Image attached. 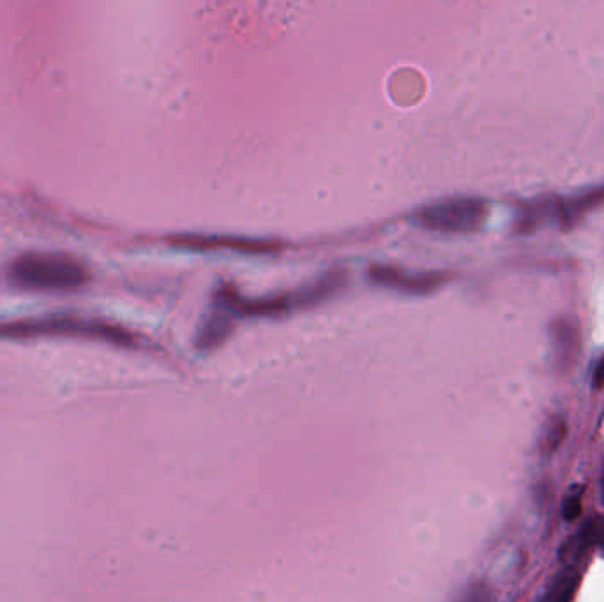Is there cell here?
<instances>
[{
	"instance_id": "6da1fadb",
	"label": "cell",
	"mask_w": 604,
	"mask_h": 602,
	"mask_svg": "<svg viewBox=\"0 0 604 602\" xmlns=\"http://www.w3.org/2000/svg\"><path fill=\"white\" fill-rule=\"evenodd\" d=\"M8 278L23 290L68 292L87 283L89 274L75 258L57 253H29L16 258Z\"/></svg>"
},
{
	"instance_id": "7a4b0ae2",
	"label": "cell",
	"mask_w": 604,
	"mask_h": 602,
	"mask_svg": "<svg viewBox=\"0 0 604 602\" xmlns=\"http://www.w3.org/2000/svg\"><path fill=\"white\" fill-rule=\"evenodd\" d=\"M488 212L490 207L483 198L458 196L426 205L414 214V223L440 234H470L484 225Z\"/></svg>"
},
{
	"instance_id": "3957f363",
	"label": "cell",
	"mask_w": 604,
	"mask_h": 602,
	"mask_svg": "<svg viewBox=\"0 0 604 602\" xmlns=\"http://www.w3.org/2000/svg\"><path fill=\"white\" fill-rule=\"evenodd\" d=\"M604 204V184L594 186V188L583 189L580 193L559 200H546L534 205L532 209L523 212L521 218V228L536 226L544 219H555L560 225L574 223L576 219L582 218L587 212L601 207Z\"/></svg>"
},
{
	"instance_id": "277c9868",
	"label": "cell",
	"mask_w": 604,
	"mask_h": 602,
	"mask_svg": "<svg viewBox=\"0 0 604 602\" xmlns=\"http://www.w3.org/2000/svg\"><path fill=\"white\" fill-rule=\"evenodd\" d=\"M34 334H69V336H91V338L106 339L117 345L131 347L135 339L129 332L122 331L119 327L105 324H89V322H76V320H50L41 324H13L0 325V338L6 336H34Z\"/></svg>"
},
{
	"instance_id": "5b68a950",
	"label": "cell",
	"mask_w": 604,
	"mask_h": 602,
	"mask_svg": "<svg viewBox=\"0 0 604 602\" xmlns=\"http://www.w3.org/2000/svg\"><path fill=\"white\" fill-rule=\"evenodd\" d=\"M370 278L377 285L414 295L431 294L446 281L442 274H408L393 267H373Z\"/></svg>"
},
{
	"instance_id": "8992f818",
	"label": "cell",
	"mask_w": 604,
	"mask_h": 602,
	"mask_svg": "<svg viewBox=\"0 0 604 602\" xmlns=\"http://www.w3.org/2000/svg\"><path fill=\"white\" fill-rule=\"evenodd\" d=\"M590 551H597L601 557H604V514H597L594 518L585 521L578 534L564 544L562 562L576 567V564L587 558Z\"/></svg>"
},
{
	"instance_id": "52a82bcc",
	"label": "cell",
	"mask_w": 604,
	"mask_h": 602,
	"mask_svg": "<svg viewBox=\"0 0 604 602\" xmlns=\"http://www.w3.org/2000/svg\"><path fill=\"white\" fill-rule=\"evenodd\" d=\"M580 583V571L574 565H564L541 595L543 601L566 602L573 599Z\"/></svg>"
},
{
	"instance_id": "ba28073f",
	"label": "cell",
	"mask_w": 604,
	"mask_h": 602,
	"mask_svg": "<svg viewBox=\"0 0 604 602\" xmlns=\"http://www.w3.org/2000/svg\"><path fill=\"white\" fill-rule=\"evenodd\" d=\"M232 331V324L227 315H214L207 320L204 329L198 332V347L212 348L219 345L223 339L227 338L228 332Z\"/></svg>"
},
{
	"instance_id": "9c48e42d",
	"label": "cell",
	"mask_w": 604,
	"mask_h": 602,
	"mask_svg": "<svg viewBox=\"0 0 604 602\" xmlns=\"http://www.w3.org/2000/svg\"><path fill=\"white\" fill-rule=\"evenodd\" d=\"M181 244L195 246V248H207V246H227V248L242 249V251H269L271 244H262L255 241H234V239H186Z\"/></svg>"
},
{
	"instance_id": "30bf717a",
	"label": "cell",
	"mask_w": 604,
	"mask_h": 602,
	"mask_svg": "<svg viewBox=\"0 0 604 602\" xmlns=\"http://www.w3.org/2000/svg\"><path fill=\"white\" fill-rule=\"evenodd\" d=\"M582 497V488H574V490L567 495L566 500H564V518H566V521H569V523L576 520V518H580V514H582Z\"/></svg>"
},
{
	"instance_id": "8fae6325",
	"label": "cell",
	"mask_w": 604,
	"mask_h": 602,
	"mask_svg": "<svg viewBox=\"0 0 604 602\" xmlns=\"http://www.w3.org/2000/svg\"><path fill=\"white\" fill-rule=\"evenodd\" d=\"M564 435H566V426H564V422L553 421L552 426H550V431L544 435V437H546V440H544V447H546V449H557V445L562 442Z\"/></svg>"
},
{
	"instance_id": "7c38bea8",
	"label": "cell",
	"mask_w": 604,
	"mask_h": 602,
	"mask_svg": "<svg viewBox=\"0 0 604 602\" xmlns=\"http://www.w3.org/2000/svg\"><path fill=\"white\" fill-rule=\"evenodd\" d=\"M592 385H594L596 389H603L604 387V355L597 361L596 368H594Z\"/></svg>"
},
{
	"instance_id": "4fadbf2b",
	"label": "cell",
	"mask_w": 604,
	"mask_h": 602,
	"mask_svg": "<svg viewBox=\"0 0 604 602\" xmlns=\"http://www.w3.org/2000/svg\"><path fill=\"white\" fill-rule=\"evenodd\" d=\"M599 497H601V504L604 507V463L603 470H601V479H599Z\"/></svg>"
}]
</instances>
